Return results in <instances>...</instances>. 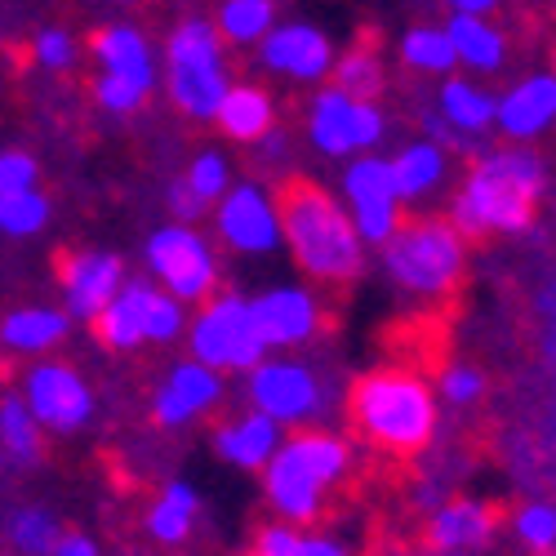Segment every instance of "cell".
Wrapping results in <instances>:
<instances>
[{
  "instance_id": "6da1fadb",
  "label": "cell",
  "mask_w": 556,
  "mask_h": 556,
  "mask_svg": "<svg viewBox=\"0 0 556 556\" xmlns=\"http://www.w3.org/2000/svg\"><path fill=\"white\" fill-rule=\"evenodd\" d=\"M348 445L330 432H299L276 445V454L263 463V490L271 513L290 521V526H307L320 517L330 490L348 477Z\"/></svg>"
},
{
  "instance_id": "7a4b0ae2",
  "label": "cell",
  "mask_w": 556,
  "mask_h": 556,
  "mask_svg": "<svg viewBox=\"0 0 556 556\" xmlns=\"http://www.w3.org/2000/svg\"><path fill=\"white\" fill-rule=\"evenodd\" d=\"M543 192V165L530 152H494L454 201V231L485 237V231H526L534 223V201Z\"/></svg>"
},
{
  "instance_id": "3957f363",
  "label": "cell",
  "mask_w": 556,
  "mask_h": 556,
  "mask_svg": "<svg viewBox=\"0 0 556 556\" xmlns=\"http://www.w3.org/2000/svg\"><path fill=\"white\" fill-rule=\"evenodd\" d=\"M281 218V237L290 241L294 258L316 281H352L361 271V237L348 218V210L326 197L312 182H294V188L276 205Z\"/></svg>"
},
{
  "instance_id": "277c9868",
  "label": "cell",
  "mask_w": 556,
  "mask_h": 556,
  "mask_svg": "<svg viewBox=\"0 0 556 556\" xmlns=\"http://www.w3.org/2000/svg\"><path fill=\"white\" fill-rule=\"evenodd\" d=\"M348 409H352L356 432L392 454L424 450L437 432V396L428 392L419 375H405V369L365 375L352 388Z\"/></svg>"
},
{
  "instance_id": "5b68a950",
  "label": "cell",
  "mask_w": 556,
  "mask_h": 556,
  "mask_svg": "<svg viewBox=\"0 0 556 556\" xmlns=\"http://www.w3.org/2000/svg\"><path fill=\"white\" fill-rule=\"evenodd\" d=\"M383 267L414 294H441L463 276V237L450 223H409L383 241Z\"/></svg>"
},
{
  "instance_id": "8992f818",
  "label": "cell",
  "mask_w": 556,
  "mask_h": 556,
  "mask_svg": "<svg viewBox=\"0 0 556 556\" xmlns=\"http://www.w3.org/2000/svg\"><path fill=\"white\" fill-rule=\"evenodd\" d=\"M227 89V72H223V50L210 23L192 18L169 36V94L174 103L197 116V121H214V108Z\"/></svg>"
},
{
  "instance_id": "52a82bcc",
  "label": "cell",
  "mask_w": 556,
  "mask_h": 556,
  "mask_svg": "<svg viewBox=\"0 0 556 556\" xmlns=\"http://www.w3.org/2000/svg\"><path fill=\"white\" fill-rule=\"evenodd\" d=\"M188 343H192V361L210 365V369H254L267 348L250 320V299H214L201 307V316L188 326Z\"/></svg>"
},
{
  "instance_id": "ba28073f",
  "label": "cell",
  "mask_w": 556,
  "mask_h": 556,
  "mask_svg": "<svg viewBox=\"0 0 556 556\" xmlns=\"http://www.w3.org/2000/svg\"><path fill=\"white\" fill-rule=\"evenodd\" d=\"M250 375V405L276 428L316 424L326 409V383L299 361H258Z\"/></svg>"
},
{
  "instance_id": "9c48e42d",
  "label": "cell",
  "mask_w": 556,
  "mask_h": 556,
  "mask_svg": "<svg viewBox=\"0 0 556 556\" xmlns=\"http://www.w3.org/2000/svg\"><path fill=\"white\" fill-rule=\"evenodd\" d=\"M148 267L156 271V281L165 286V294H174L178 303H197L214 290L218 281V263L205 245V237H197L192 227H161L148 241Z\"/></svg>"
},
{
  "instance_id": "30bf717a",
  "label": "cell",
  "mask_w": 556,
  "mask_h": 556,
  "mask_svg": "<svg viewBox=\"0 0 556 556\" xmlns=\"http://www.w3.org/2000/svg\"><path fill=\"white\" fill-rule=\"evenodd\" d=\"M307 129H312V143L326 156H356L383 138V116L375 103L352 99L343 89H320Z\"/></svg>"
},
{
  "instance_id": "8fae6325",
  "label": "cell",
  "mask_w": 556,
  "mask_h": 556,
  "mask_svg": "<svg viewBox=\"0 0 556 556\" xmlns=\"http://www.w3.org/2000/svg\"><path fill=\"white\" fill-rule=\"evenodd\" d=\"M23 405L31 409V419L50 432H76L89 424L94 414V392L89 383L76 375L72 365L59 361H45L27 369V383H23Z\"/></svg>"
},
{
  "instance_id": "7c38bea8",
  "label": "cell",
  "mask_w": 556,
  "mask_h": 556,
  "mask_svg": "<svg viewBox=\"0 0 556 556\" xmlns=\"http://www.w3.org/2000/svg\"><path fill=\"white\" fill-rule=\"evenodd\" d=\"M348 205H352V227L356 237L369 241V245H383L392 231L401 227V197H396V182H392V169L388 161L379 156H356L348 165Z\"/></svg>"
},
{
  "instance_id": "4fadbf2b",
  "label": "cell",
  "mask_w": 556,
  "mask_h": 556,
  "mask_svg": "<svg viewBox=\"0 0 556 556\" xmlns=\"http://www.w3.org/2000/svg\"><path fill=\"white\" fill-rule=\"evenodd\" d=\"M218 237L241 254H271L281 245V218L263 188L241 182L218 197Z\"/></svg>"
},
{
  "instance_id": "5bb4252c",
  "label": "cell",
  "mask_w": 556,
  "mask_h": 556,
  "mask_svg": "<svg viewBox=\"0 0 556 556\" xmlns=\"http://www.w3.org/2000/svg\"><path fill=\"white\" fill-rule=\"evenodd\" d=\"M223 396V375L201 361H178L152 396V419L161 428H188Z\"/></svg>"
},
{
  "instance_id": "9a60e30c",
  "label": "cell",
  "mask_w": 556,
  "mask_h": 556,
  "mask_svg": "<svg viewBox=\"0 0 556 556\" xmlns=\"http://www.w3.org/2000/svg\"><path fill=\"white\" fill-rule=\"evenodd\" d=\"M250 320H254L263 348H299L316 334L320 307L307 290L281 286V290H267V294L250 299Z\"/></svg>"
},
{
  "instance_id": "2e32d148",
  "label": "cell",
  "mask_w": 556,
  "mask_h": 556,
  "mask_svg": "<svg viewBox=\"0 0 556 556\" xmlns=\"http://www.w3.org/2000/svg\"><path fill=\"white\" fill-rule=\"evenodd\" d=\"M125 267L116 254L108 250H85L63 267V303H67V320H94L108 299L121 290Z\"/></svg>"
},
{
  "instance_id": "e0dca14e",
  "label": "cell",
  "mask_w": 556,
  "mask_h": 556,
  "mask_svg": "<svg viewBox=\"0 0 556 556\" xmlns=\"http://www.w3.org/2000/svg\"><path fill=\"white\" fill-rule=\"evenodd\" d=\"M263 63L294 80H320V76H330L334 54H330V40L316 27L290 23V27H271L263 36Z\"/></svg>"
},
{
  "instance_id": "ac0fdd59",
  "label": "cell",
  "mask_w": 556,
  "mask_h": 556,
  "mask_svg": "<svg viewBox=\"0 0 556 556\" xmlns=\"http://www.w3.org/2000/svg\"><path fill=\"white\" fill-rule=\"evenodd\" d=\"M556 116V76L539 72L494 103V121L507 138H539Z\"/></svg>"
},
{
  "instance_id": "d6986e66",
  "label": "cell",
  "mask_w": 556,
  "mask_h": 556,
  "mask_svg": "<svg viewBox=\"0 0 556 556\" xmlns=\"http://www.w3.org/2000/svg\"><path fill=\"white\" fill-rule=\"evenodd\" d=\"M494 534V513L477 498H454V503H441L432 521H428V543L441 552V556H458V552H477L485 547Z\"/></svg>"
},
{
  "instance_id": "ffe728a7",
  "label": "cell",
  "mask_w": 556,
  "mask_h": 556,
  "mask_svg": "<svg viewBox=\"0 0 556 556\" xmlns=\"http://www.w3.org/2000/svg\"><path fill=\"white\" fill-rule=\"evenodd\" d=\"M276 445H281V428L263 414H245V419H231L214 432V454L241 472H258L276 454Z\"/></svg>"
},
{
  "instance_id": "44dd1931",
  "label": "cell",
  "mask_w": 556,
  "mask_h": 556,
  "mask_svg": "<svg viewBox=\"0 0 556 556\" xmlns=\"http://www.w3.org/2000/svg\"><path fill=\"white\" fill-rule=\"evenodd\" d=\"M148 303H152V286L143 281H121V290L108 299V307L94 316V330L103 348L129 352L143 343V320H148Z\"/></svg>"
},
{
  "instance_id": "7402d4cb",
  "label": "cell",
  "mask_w": 556,
  "mask_h": 556,
  "mask_svg": "<svg viewBox=\"0 0 556 556\" xmlns=\"http://www.w3.org/2000/svg\"><path fill=\"white\" fill-rule=\"evenodd\" d=\"M450 50H454V63L463 67H472V72H494L507 54V45H503V31L485 18V14H454L450 27Z\"/></svg>"
},
{
  "instance_id": "603a6c76",
  "label": "cell",
  "mask_w": 556,
  "mask_h": 556,
  "mask_svg": "<svg viewBox=\"0 0 556 556\" xmlns=\"http://www.w3.org/2000/svg\"><path fill=\"white\" fill-rule=\"evenodd\" d=\"M94 54L103 63V76H121V80H134V85L152 89L156 72H152V50H148L143 31H134V27H108L94 40Z\"/></svg>"
},
{
  "instance_id": "cb8c5ba5",
  "label": "cell",
  "mask_w": 556,
  "mask_h": 556,
  "mask_svg": "<svg viewBox=\"0 0 556 556\" xmlns=\"http://www.w3.org/2000/svg\"><path fill=\"white\" fill-rule=\"evenodd\" d=\"M214 121L223 125V134L241 138V143H258L271 129V99L254 85H227L214 108Z\"/></svg>"
},
{
  "instance_id": "d4e9b609",
  "label": "cell",
  "mask_w": 556,
  "mask_h": 556,
  "mask_svg": "<svg viewBox=\"0 0 556 556\" xmlns=\"http://www.w3.org/2000/svg\"><path fill=\"white\" fill-rule=\"evenodd\" d=\"M67 334V312H54V307H23V312H10L5 326H0V343L14 348V352H50L59 348Z\"/></svg>"
},
{
  "instance_id": "484cf974",
  "label": "cell",
  "mask_w": 556,
  "mask_h": 556,
  "mask_svg": "<svg viewBox=\"0 0 556 556\" xmlns=\"http://www.w3.org/2000/svg\"><path fill=\"white\" fill-rule=\"evenodd\" d=\"M494 94H485L481 85L472 80H445L441 89V121L454 138H468V134H481L494 125Z\"/></svg>"
},
{
  "instance_id": "4316f807",
  "label": "cell",
  "mask_w": 556,
  "mask_h": 556,
  "mask_svg": "<svg viewBox=\"0 0 556 556\" xmlns=\"http://www.w3.org/2000/svg\"><path fill=\"white\" fill-rule=\"evenodd\" d=\"M388 169H392V182H396V197L401 201H419L445 178V152L437 143H405L388 161Z\"/></svg>"
},
{
  "instance_id": "83f0119b",
  "label": "cell",
  "mask_w": 556,
  "mask_h": 556,
  "mask_svg": "<svg viewBox=\"0 0 556 556\" xmlns=\"http://www.w3.org/2000/svg\"><path fill=\"white\" fill-rule=\"evenodd\" d=\"M197 517H201V494L188 481H169L148 513V534L156 543H182L192 534Z\"/></svg>"
},
{
  "instance_id": "f1b7e54d",
  "label": "cell",
  "mask_w": 556,
  "mask_h": 556,
  "mask_svg": "<svg viewBox=\"0 0 556 556\" xmlns=\"http://www.w3.org/2000/svg\"><path fill=\"white\" fill-rule=\"evenodd\" d=\"M254 556H352V552L334 534H316V530H303L290 521H276V526L258 530Z\"/></svg>"
},
{
  "instance_id": "f546056e",
  "label": "cell",
  "mask_w": 556,
  "mask_h": 556,
  "mask_svg": "<svg viewBox=\"0 0 556 556\" xmlns=\"http://www.w3.org/2000/svg\"><path fill=\"white\" fill-rule=\"evenodd\" d=\"M0 450H5L14 463L31 468L40 458V424L31 419V409L23 405V396H5L0 401Z\"/></svg>"
},
{
  "instance_id": "4dcf8cb0",
  "label": "cell",
  "mask_w": 556,
  "mask_h": 556,
  "mask_svg": "<svg viewBox=\"0 0 556 556\" xmlns=\"http://www.w3.org/2000/svg\"><path fill=\"white\" fill-rule=\"evenodd\" d=\"M401 59L414 72H450L454 67V50L445 27H409L401 36Z\"/></svg>"
},
{
  "instance_id": "1f68e13d",
  "label": "cell",
  "mask_w": 556,
  "mask_h": 556,
  "mask_svg": "<svg viewBox=\"0 0 556 556\" xmlns=\"http://www.w3.org/2000/svg\"><path fill=\"white\" fill-rule=\"evenodd\" d=\"M218 31L227 40H237V45L263 40L271 31V0H223Z\"/></svg>"
},
{
  "instance_id": "d6a6232c",
  "label": "cell",
  "mask_w": 556,
  "mask_h": 556,
  "mask_svg": "<svg viewBox=\"0 0 556 556\" xmlns=\"http://www.w3.org/2000/svg\"><path fill=\"white\" fill-rule=\"evenodd\" d=\"M330 72H334V89H343L352 99H365V103H375V94L383 89V63L369 50L343 54L339 63H330Z\"/></svg>"
},
{
  "instance_id": "836d02e7",
  "label": "cell",
  "mask_w": 556,
  "mask_h": 556,
  "mask_svg": "<svg viewBox=\"0 0 556 556\" xmlns=\"http://www.w3.org/2000/svg\"><path fill=\"white\" fill-rule=\"evenodd\" d=\"M59 534H63V526L54 521V513H45V507H23L10 521V543L23 556H50Z\"/></svg>"
},
{
  "instance_id": "e575fe53",
  "label": "cell",
  "mask_w": 556,
  "mask_h": 556,
  "mask_svg": "<svg viewBox=\"0 0 556 556\" xmlns=\"http://www.w3.org/2000/svg\"><path fill=\"white\" fill-rule=\"evenodd\" d=\"M45 218H50V201L36 188L0 197V231H10V237H31V231L45 227Z\"/></svg>"
},
{
  "instance_id": "d590c367",
  "label": "cell",
  "mask_w": 556,
  "mask_h": 556,
  "mask_svg": "<svg viewBox=\"0 0 556 556\" xmlns=\"http://www.w3.org/2000/svg\"><path fill=\"white\" fill-rule=\"evenodd\" d=\"M182 330H188V316H182V303H178L174 294L152 290L148 320H143V339H148V343H174Z\"/></svg>"
},
{
  "instance_id": "8d00e7d4",
  "label": "cell",
  "mask_w": 556,
  "mask_h": 556,
  "mask_svg": "<svg viewBox=\"0 0 556 556\" xmlns=\"http://www.w3.org/2000/svg\"><path fill=\"white\" fill-rule=\"evenodd\" d=\"M517 539L530 547V552H552L556 543V507L552 503H526L517 513Z\"/></svg>"
},
{
  "instance_id": "74e56055",
  "label": "cell",
  "mask_w": 556,
  "mask_h": 556,
  "mask_svg": "<svg viewBox=\"0 0 556 556\" xmlns=\"http://www.w3.org/2000/svg\"><path fill=\"white\" fill-rule=\"evenodd\" d=\"M188 188L205 201V205H214L223 192H227V161L218 156V152H201L197 161H192V169H188Z\"/></svg>"
},
{
  "instance_id": "f35d334b",
  "label": "cell",
  "mask_w": 556,
  "mask_h": 556,
  "mask_svg": "<svg viewBox=\"0 0 556 556\" xmlns=\"http://www.w3.org/2000/svg\"><path fill=\"white\" fill-rule=\"evenodd\" d=\"M481 392H485V379H481V369H472V365H450L441 375V396L454 401V405H472Z\"/></svg>"
},
{
  "instance_id": "ab89813d",
  "label": "cell",
  "mask_w": 556,
  "mask_h": 556,
  "mask_svg": "<svg viewBox=\"0 0 556 556\" xmlns=\"http://www.w3.org/2000/svg\"><path fill=\"white\" fill-rule=\"evenodd\" d=\"M36 63H40V67H50V72L72 67V63H76V45H72V36L59 31V27L40 31V36H36Z\"/></svg>"
},
{
  "instance_id": "60d3db41",
  "label": "cell",
  "mask_w": 556,
  "mask_h": 556,
  "mask_svg": "<svg viewBox=\"0 0 556 556\" xmlns=\"http://www.w3.org/2000/svg\"><path fill=\"white\" fill-rule=\"evenodd\" d=\"M36 188V161L23 152H0V197Z\"/></svg>"
},
{
  "instance_id": "b9f144b4",
  "label": "cell",
  "mask_w": 556,
  "mask_h": 556,
  "mask_svg": "<svg viewBox=\"0 0 556 556\" xmlns=\"http://www.w3.org/2000/svg\"><path fill=\"white\" fill-rule=\"evenodd\" d=\"M169 210L182 218V223H192V218H201V210H205V201L188 188V182H174L169 188Z\"/></svg>"
},
{
  "instance_id": "7bdbcfd3",
  "label": "cell",
  "mask_w": 556,
  "mask_h": 556,
  "mask_svg": "<svg viewBox=\"0 0 556 556\" xmlns=\"http://www.w3.org/2000/svg\"><path fill=\"white\" fill-rule=\"evenodd\" d=\"M50 556H99V543H94V539H89V534H76V530H63Z\"/></svg>"
},
{
  "instance_id": "ee69618b",
  "label": "cell",
  "mask_w": 556,
  "mask_h": 556,
  "mask_svg": "<svg viewBox=\"0 0 556 556\" xmlns=\"http://www.w3.org/2000/svg\"><path fill=\"white\" fill-rule=\"evenodd\" d=\"M445 5H450L454 14H490L498 0H445Z\"/></svg>"
}]
</instances>
